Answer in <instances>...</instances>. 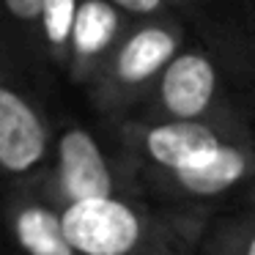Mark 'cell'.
I'll list each match as a JSON object with an SVG mask.
<instances>
[{
    "instance_id": "6da1fadb",
    "label": "cell",
    "mask_w": 255,
    "mask_h": 255,
    "mask_svg": "<svg viewBox=\"0 0 255 255\" xmlns=\"http://www.w3.org/2000/svg\"><path fill=\"white\" fill-rule=\"evenodd\" d=\"M214 214L127 195L72 206L63 225L77 255H200Z\"/></svg>"
},
{
    "instance_id": "7a4b0ae2",
    "label": "cell",
    "mask_w": 255,
    "mask_h": 255,
    "mask_svg": "<svg viewBox=\"0 0 255 255\" xmlns=\"http://www.w3.org/2000/svg\"><path fill=\"white\" fill-rule=\"evenodd\" d=\"M250 85L253 80L192 39L170 61L132 121H214L250 113Z\"/></svg>"
},
{
    "instance_id": "3957f363",
    "label": "cell",
    "mask_w": 255,
    "mask_h": 255,
    "mask_svg": "<svg viewBox=\"0 0 255 255\" xmlns=\"http://www.w3.org/2000/svg\"><path fill=\"white\" fill-rule=\"evenodd\" d=\"M192 41L189 28L176 17L134 22L116 47L96 80L85 88L88 102L102 118L118 127L140 110L170 61Z\"/></svg>"
},
{
    "instance_id": "277c9868",
    "label": "cell",
    "mask_w": 255,
    "mask_h": 255,
    "mask_svg": "<svg viewBox=\"0 0 255 255\" xmlns=\"http://www.w3.org/2000/svg\"><path fill=\"white\" fill-rule=\"evenodd\" d=\"M41 189L63 211L91 200L140 195L118 145H105L94 129L77 121H66L58 129L52 162L41 176Z\"/></svg>"
},
{
    "instance_id": "5b68a950",
    "label": "cell",
    "mask_w": 255,
    "mask_h": 255,
    "mask_svg": "<svg viewBox=\"0 0 255 255\" xmlns=\"http://www.w3.org/2000/svg\"><path fill=\"white\" fill-rule=\"evenodd\" d=\"M250 113L214 118V121H124L116 127V145L127 159L137 187L145 178L178 170L209 151L253 132ZM143 195V192H140Z\"/></svg>"
},
{
    "instance_id": "8992f818",
    "label": "cell",
    "mask_w": 255,
    "mask_h": 255,
    "mask_svg": "<svg viewBox=\"0 0 255 255\" xmlns=\"http://www.w3.org/2000/svg\"><path fill=\"white\" fill-rule=\"evenodd\" d=\"M58 129L47 116L41 96L33 91L22 66L3 58L0 83V167L8 189L39 181L55 151Z\"/></svg>"
},
{
    "instance_id": "52a82bcc",
    "label": "cell",
    "mask_w": 255,
    "mask_h": 255,
    "mask_svg": "<svg viewBox=\"0 0 255 255\" xmlns=\"http://www.w3.org/2000/svg\"><path fill=\"white\" fill-rule=\"evenodd\" d=\"M255 184V129L220 148L209 151L206 156L145 178L140 184L143 198L170 206H189V209L220 211V203H231L233 198Z\"/></svg>"
},
{
    "instance_id": "ba28073f",
    "label": "cell",
    "mask_w": 255,
    "mask_h": 255,
    "mask_svg": "<svg viewBox=\"0 0 255 255\" xmlns=\"http://www.w3.org/2000/svg\"><path fill=\"white\" fill-rule=\"evenodd\" d=\"M192 39L255 83V0H167Z\"/></svg>"
},
{
    "instance_id": "9c48e42d",
    "label": "cell",
    "mask_w": 255,
    "mask_h": 255,
    "mask_svg": "<svg viewBox=\"0 0 255 255\" xmlns=\"http://www.w3.org/2000/svg\"><path fill=\"white\" fill-rule=\"evenodd\" d=\"M6 225L19 255H77L66 236L63 209L41 189V178L6 192Z\"/></svg>"
},
{
    "instance_id": "30bf717a",
    "label": "cell",
    "mask_w": 255,
    "mask_h": 255,
    "mask_svg": "<svg viewBox=\"0 0 255 255\" xmlns=\"http://www.w3.org/2000/svg\"><path fill=\"white\" fill-rule=\"evenodd\" d=\"M132 25V19L107 0H80L66 77L80 88H88Z\"/></svg>"
},
{
    "instance_id": "8fae6325",
    "label": "cell",
    "mask_w": 255,
    "mask_h": 255,
    "mask_svg": "<svg viewBox=\"0 0 255 255\" xmlns=\"http://www.w3.org/2000/svg\"><path fill=\"white\" fill-rule=\"evenodd\" d=\"M200 255H255V184L211 217Z\"/></svg>"
},
{
    "instance_id": "7c38bea8",
    "label": "cell",
    "mask_w": 255,
    "mask_h": 255,
    "mask_svg": "<svg viewBox=\"0 0 255 255\" xmlns=\"http://www.w3.org/2000/svg\"><path fill=\"white\" fill-rule=\"evenodd\" d=\"M47 0H3L6 14V41L3 52L19 66H36L39 58V25L44 17Z\"/></svg>"
},
{
    "instance_id": "4fadbf2b",
    "label": "cell",
    "mask_w": 255,
    "mask_h": 255,
    "mask_svg": "<svg viewBox=\"0 0 255 255\" xmlns=\"http://www.w3.org/2000/svg\"><path fill=\"white\" fill-rule=\"evenodd\" d=\"M80 0H47L44 17L39 25V58L52 63L66 74L69 50H72L74 22H77Z\"/></svg>"
},
{
    "instance_id": "5bb4252c",
    "label": "cell",
    "mask_w": 255,
    "mask_h": 255,
    "mask_svg": "<svg viewBox=\"0 0 255 255\" xmlns=\"http://www.w3.org/2000/svg\"><path fill=\"white\" fill-rule=\"evenodd\" d=\"M107 3H113L132 22H148V19H162L173 14L167 0H107Z\"/></svg>"
}]
</instances>
